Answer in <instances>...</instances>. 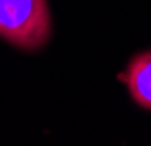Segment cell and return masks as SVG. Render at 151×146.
I'll list each match as a JSON object with an SVG mask.
<instances>
[{
	"label": "cell",
	"mask_w": 151,
	"mask_h": 146,
	"mask_svg": "<svg viewBox=\"0 0 151 146\" xmlns=\"http://www.w3.org/2000/svg\"><path fill=\"white\" fill-rule=\"evenodd\" d=\"M51 33L47 0H0V39L6 45L35 53L49 43Z\"/></svg>",
	"instance_id": "6da1fadb"
},
{
	"label": "cell",
	"mask_w": 151,
	"mask_h": 146,
	"mask_svg": "<svg viewBox=\"0 0 151 146\" xmlns=\"http://www.w3.org/2000/svg\"><path fill=\"white\" fill-rule=\"evenodd\" d=\"M119 81L127 87L135 106L151 112V49L131 57L127 67L119 73Z\"/></svg>",
	"instance_id": "7a4b0ae2"
}]
</instances>
